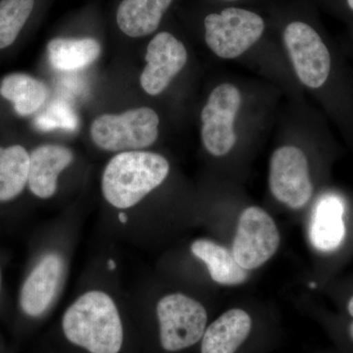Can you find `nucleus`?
Here are the masks:
<instances>
[{
    "instance_id": "obj_1",
    "label": "nucleus",
    "mask_w": 353,
    "mask_h": 353,
    "mask_svg": "<svg viewBox=\"0 0 353 353\" xmlns=\"http://www.w3.org/2000/svg\"><path fill=\"white\" fill-rule=\"evenodd\" d=\"M119 259L102 250L81 276L61 319L64 338L88 353H120L125 345V306Z\"/></svg>"
},
{
    "instance_id": "obj_2",
    "label": "nucleus",
    "mask_w": 353,
    "mask_h": 353,
    "mask_svg": "<svg viewBox=\"0 0 353 353\" xmlns=\"http://www.w3.org/2000/svg\"><path fill=\"white\" fill-rule=\"evenodd\" d=\"M170 169L163 155L145 150L117 153L109 160L101 182L108 216L101 220L111 236L128 226L148 197L163 185Z\"/></svg>"
},
{
    "instance_id": "obj_3",
    "label": "nucleus",
    "mask_w": 353,
    "mask_h": 353,
    "mask_svg": "<svg viewBox=\"0 0 353 353\" xmlns=\"http://www.w3.org/2000/svg\"><path fill=\"white\" fill-rule=\"evenodd\" d=\"M82 221L70 213L52 220L21 285L19 306L27 317H44L63 296Z\"/></svg>"
},
{
    "instance_id": "obj_4",
    "label": "nucleus",
    "mask_w": 353,
    "mask_h": 353,
    "mask_svg": "<svg viewBox=\"0 0 353 353\" xmlns=\"http://www.w3.org/2000/svg\"><path fill=\"white\" fill-rule=\"evenodd\" d=\"M154 315L158 343L166 353H181L199 345L209 325L203 304L182 292L158 297Z\"/></svg>"
},
{
    "instance_id": "obj_5",
    "label": "nucleus",
    "mask_w": 353,
    "mask_h": 353,
    "mask_svg": "<svg viewBox=\"0 0 353 353\" xmlns=\"http://www.w3.org/2000/svg\"><path fill=\"white\" fill-rule=\"evenodd\" d=\"M159 117L152 108L131 109L121 114H103L90 126V138L99 150L120 152L143 150L158 138Z\"/></svg>"
},
{
    "instance_id": "obj_6",
    "label": "nucleus",
    "mask_w": 353,
    "mask_h": 353,
    "mask_svg": "<svg viewBox=\"0 0 353 353\" xmlns=\"http://www.w3.org/2000/svg\"><path fill=\"white\" fill-rule=\"evenodd\" d=\"M284 43L299 81L311 90L326 87L334 62L321 34L306 23L292 22L285 29Z\"/></svg>"
},
{
    "instance_id": "obj_7",
    "label": "nucleus",
    "mask_w": 353,
    "mask_h": 353,
    "mask_svg": "<svg viewBox=\"0 0 353 353\" xmlns=\"http://www.w3.org/2000/svg\"><path fill=\"white\" fill-rule=\"evenodd\" d=\"M208 48L224 59H234L254 46L263 34L264 21L259 14L241 8H227L209 14L204 20Z\"/></svg>"
},
{
    "instance_id": "obj_8",
    "label": "nucleus",
    "mask_w": 353,
    "mask_h": 353,
    "mask_svg": "<svg viewBox=\"0 0 353 353\" xmlns=\"http://www.w3.org/2000/svg\"><path fill=\"white\" fill-rule=\"evenodd\" d=\"M280 243L273 218L264 209L250 206L240 216L232 252L241 268L254 270L275 255Z\"/></svg>"
},
{
    "instance_id": "obj_9",
    "label": "nucleus",
    "mask_w": 353,
    "mask_h": 353,
    "mask_svg": "<svg viewBox=\"0 0 353 353\" xmlns=\"http://www.w3.org/2000/svg\"><path fill=\"white\" fill-rule=\"evenodd\" d=\"M269 185L281 203L292 209L304 208L314 192L305 153L292 145L276 150L270 160Z\"/></svg>"
},
{
    "instance_id": "obj_10",
    "label": "nucleus",
    "mask_w": 353,
    "mask_h": 353,
    "mask_svg": "<svg viewBox=\"0 0 353 353\" xmlns=\"http://www.w3.org/2000/svg\"><path fill=\"white\" fill-rule=\"evenodd\" d=\"M241 104V92L231 83L218 85L209 95L201 112V139L213 157H224L236 145L234 120Z\"/></svg>"
},
{
    "instance_id": "obj_11",
    "label": "nucleus",
    "mask_w": 353,
    "mask_h": 353,
    "mask_svg": "<svg viewBox=\"0 0 353 353\" xmlns=\"http://www.w3.org/2000/svg\"><path fill=\"white\" fill-rule=\"evenodd\" d=\"M146 66L141 75V85L150 95L163 92L188 62L185 46L170 32H159L148 44Z\"/></svg>"
},
{
    "instance_id": "obj_12",
    "label": "nucleus",
    "mask_w": 353,
    "mask_h": 353,
    "mask_svg": "<svg viewBox=\"0 0 353 353\" xmlns=\"http://www.w3.org/2000/svg\"><path fill=\"white\" fill-rule=\"evenodd\" d=\"M347 203L338 192H325L316 201L309 223V239L313 248L324 254H333L347 239Z\"/></svg>"
},
{
    "instance_id": "obj_13",
    "label": "nucleus",
    "mask_w": 353,
    "mask_h": 353,
    "mask_svg": "<svg viewBox=\"0 0 353 353\" xmlns=\"http://www.w3.org/2000/svg\"><path fill=\"white\" fill-rule=\"evenodd\" d=\"M75 155L60 145H43L30 154L28 188L34 196L48 201L57 194L62 174L73 165Z\"/></svg>"
},
{
    "instance_id": "obj_14",
    "label": "nucleus",
    "mask_w": 353,
    "mask_h": 353,
    "mask_svg": "<svg viewBox=\"0 0 353 353\" xmlns=\"http://www.w3.org/2000/svg\"><path fill=\"white\" fill-rule=\"evenodd\" d=\"M254 323L248 311L232 308L205 330L199 345L201 353H240L252 339Z\"/></svg>"
},
{
    "instance_id": "obj_15",
    "label": "nucleus",
    "mask_w": 353,
    "mask_h": 353,
    "mask_svg": "<svg viewBox=\"0 0 353 353\" xmlns=\"http://www.w3.org/2000/svg\"><path fill=\"white\" fill-rule=\"evenodd\" d=\"M190 252L205 265L211 279L224 285L243 284L248 271L241 268L234 259L233 252L208 239H197L190 245Z\"/></svg>"
},
{
    "instance_id": "obj_16",
    "label": "nucleus",
    "mask_w": 353,
    "mask_h": 353,
    "mask_svg": "<svg viewBox=\"0 0 353 353\" xmlns=\"http://www.w3.org/2000/svg\"><path fill=\"white\" fill-rule=\"evenodd\" d=\"M172 0H123L117 10L121 31L131 38H139L157 31Z\"/></svg>"
},
{
    "instance_id": "obj_17",
    "label": "nucleus",
    "mask_w": 353,
    "mask_h": 353,
    "mask_svg": "<svg viewBox=\"0 0 353 353\" xmlns=\"http://www.w3.org/2000/svg\"><path fill=\"white\" fill-rule=\"evenodd\" d=\"M0 94L12 102L19 115L29 116L43 106L48 99V90L41 81L34 77L14 73L2 80Z\"/></svg>"
},
{
    "instance_id": "obj_18",
    "label": "nucleus",
    "mask_w": 353,
    "mask_h": 353,
    "mask_svg": "<svg viewBox=\"0 0 353 353\" xmlns=\"http://www.w3.org/2000/svg\"><path fill=\"white\" fill-rule=\"evenodd\" d=\"M48 51L54 68L73 71L94 63L101 48L94 39H54L48 43Z\"/></svg>"
},
{
    "instance_id": "obj_19",
    "label": "nucleus",
    "mask_w": 353,
    "mask_h": 353,
    "mask_svg": "<svg viewBox=\"0 0 353 353\" xmlns=\"http://www.w3.org/2000/svg\"><path fill=\"white\" fill-rule=\"evenodd\" d=\"M30 154L21 145L0 148V202L17 199L28 187Z\"/></svg>"
},
{
    "instance_id": "obj_20",
    "label": "nucleus",
    "mask_w": 353,
    "mask_h": 353,
    "mask_svg": "<svg viewBox=\"0 0 353 353\" xmlns=\"http://www.w3.org/2000/svg\"><path fill=\"white\" fill-rule=\"evenodd\" d=\"M34 0L0 1V50L11 46L17 39L34 8Z\"/></svg>"
},
{
    "instance_id": "obj_21",
    "label": "nucleus",
    "mask_w": 353,
    "mask_h": 353,
    "mask_svg": "<svg viewBox=\"0 0 353 353\" xmlns=\"http://www.w3.org/2000/svg\"><path fill=\"white\" fill-rule=\"evenodd\" d=\"M332 324L334 339L345 352L353 353V319L345 317L341 320H334Z\"/></svg>"
},
{
    "instance_id": "obj_22",
    "label": "nucleus",
    "mask_w": 353,
    "mask_h": 353,
    "mask_svg": "<svg viewBox=\"0 0 353 353\" xmlns=\"http://www.w3.org/2000/svg\"><path fill=\"white\" fill-rule=\"evenodd\" d=\"M345 314H347V317L353 319V294L348 297L347 303H345Z\"/></svg>"
},
{
    "instance_id": "obj_23",
    "label": "nucleus",
    "mask_w": 353,
    "mask_h": 353,
    "mask_svg": "<svg viewBox=\"0 0 353 353\" xmlns=\"http://www.w3.org/2000/svg\"><path fill=\"white\" fill-rule=\"evenodd\" d=\"M345 4L348 11L353 15V0H345Z\"/></svg>"
},
{
    "instance_id": "obj_24",
    "label": "nucleus",
    "mask_w": 353,
    "mask_h": 353,
    "mask_svg": "<svg viewBox=\"0 0 353 353\" xmlns=\"http://www.w3.org/2000/svg\"><path fill=\"white\" fill-rule=\"evenodd\" d=\"M0 285H1V273H0Z\"/></svg>"
},
{
    "instance_id": "obj_25",
    "label": "nucleus",
    "mask_w": 353,
    "mask_h": 353,
    "mask_svg": "<svg viewBox=\"0 0 353 353\" xmlns=\"http://www.w3.org/2000/svg\"><path fill=\"white\" fill-rule=\"evenodd\" d=\"M231 1H233V0H231Z\"/></svg>"
}]
</instances>
